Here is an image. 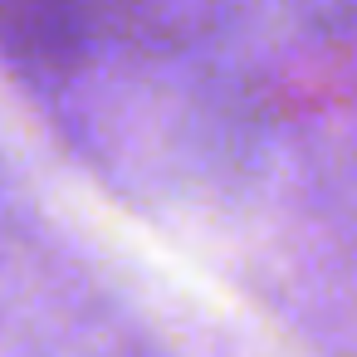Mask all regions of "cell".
I'll return each instance as SVG.
<instances>
[{
	"instance_id": "1",
	"label": "cell",
	"mask_w": 357,
	"mask_h": 357,
	"mask_svg": "<svg viewBox=\"0 0 357 357\" xmlns=\"http://www.w3.org/2000/svg\"><path fill=\"white\" fill-rule=\"evenodd\" d=\"M98 40L93 0H0V59L35 89H64Z\"/></svg>"
},
{
	"instance_id": "2",
	"label": "cell",
	"mask_w": 357,
	"mask_h": 357,
	"mask_svg": "<svg viewBox=\"0 0 357 357\" xmlns=\"http://www.w3.org/2000/svg\"><path fill=\"white\" fill-rule=\"evenodd\" d=\"M93 15H98V30H108L118 45L152 59L186 50V40L196 35L191 0H93Z\"/></svg>"
}]
</instances>
